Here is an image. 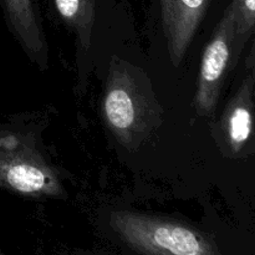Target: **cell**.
<instances>
[{
  "label": "cell",
  "mask_w": 255,
  "mask_h": 255,
  "mask_svg": "<svg viewBox=\"0 0 255 255\" xmlns=\"http://www.w3.org/2000/svg\"><path fill=\"white\" fill-rule=\"evenodd\" d=\"M102 117L125 148L137 149L161 124L162 109L146 75L114 57L102 95Z\"/></svg>",
  "instance_id": "1"
},
{
  "label": "cell",
  "mask_w": 255,
  "mask_h": 255,
  "mask_svg": "<svg viewBox=\"0 0 255 255\" xmlns=\"http://www.w3.org/2000/svg\"><path fill=\"white\" fill-rule=\"evenodd\" d=\"M110 227L142 255H221L201 231L173 219L115 211L110 214Z\"/></svg>",
  "instance_id": "2"
},
{
  "label": "cell",
  "mask_w": 255,
  "mask_h": 255,
  "mask_svg": "<svg viewBox=\"0 0 255 255\" xmlns=\"http://www.w3.org/2000/svg\"><path fill=\"white\" fill-rule=\"evenodd\" d=\"M0 188L35 198H65L57 172L26 134L0 125Z\"/></svg>",
  "instance_id": "3"
},
{
  "label": "cell",
  "mask_w": 255,
  "mask_h": 255,
  "mask_svg": "<svg viewBox=\"0 0 255 255\" xmlns=\"http://www.w3.org/2000/svg\"><path fill=\"white\" fill-rule=\"evenodd\" d=\"M236 15L229 5L212 34L202 55L198 82L194 94V110L199 116H208L216 109L222 87L234 56Z\"/></svg>",
  "instance_id": "4"
},
{
  "label": "cell",
  "mask_w": 255,
  "mask_h": 255,
  "mask_svg": "<svg viewBox=\"0 0 255 255\" xmlns=\"http://www.w3.org/2000/svg\"><path fill=\"white\" fill-rule=\"evenodd\" d=\"M254 90L255 77L247 76L216 126V141L228 158H246L255 151Z\"/></svg>",
  "instance_id": "5"
},
{
  "label": "cell",
  "mask_w": 255,
  "mask_h": 255,
  "mask_svg": "<svg viewBox=\"0 0 255 255\" xmlns=\"http://www.w3.org/2000/svg\"><path fill=\"white\" fill-rule=\"evenodd\" d=\"M208 4L209 0H161L164 36L174 67L183 60Z\"/></svg>",
  "instance_id": "6"
},
{
  "label": "cell",
  "mask_w": 255,
  "mask_h": 255,
  "mask_svg": "<svg viewBox=\"0 0 255 255\" xmlns=\"http://www.w3.org/2000/svg\"><path fill=\"white\" fill-rule=\"evenodd\" d=\"M9 30L32 62L47 66V47L32 0H1Z\"/></svg>",
  "instance_id": "7"
},
{
  "label": "cell",
  "mask_w": 255,
  "mask_h": 255,
  "mask_svg": "<svg viewBox=\"0 0 255 255\" xmlns=\"http://www.w3.org/2000/svg\"><path fill=\"white\" fill-rule=\"evenodd\" d=\"M60 17L75 32L82 49L91 46L95 0H54Z\"/></svg>",
  "instance_id": "8"
},
{
  "label": "cell",
  "mask_w": 255,
  "mask_h": 255,
  "mask_svg": "<svg viewBox=\"0 0 255 255\" xmlns=\"http://www.w3.org/2000/svg\"><path fill=\"white\" fill-rule=\"evenodd\" d=\"M236 15V42L234 56L236 60L249 35L255 27V0H233L231 2Z\"/></svg>",
  "instance_id": "9"
},
{
  "label": "cell",
  "mask_w": 255,
  "mask_h": 255,
  "mask_svg": "<svg viewBox=\"0 0 255 255\" xmlns=\"http://www.w3.org/2000/svg\"><path fill=\"white\" fill-rule=\"evenodd\" d=\"M253 76L255 77V46H254V51H253Z\"/></svg>",
  "instance_id": "10"
},
{
  "label": "cell",
  "mask_w": 255,
  "mask_h": 255,
  "mask_svg": "<svg viewBox=\"0 0 255 255\" xmlns=\"http://www.w3.org/2000/svg\"><path fill=\"white\" fill-rule=\"evenodd\" d=\"M0 255H5L4 253H1V252H0Z\"/></svg>",
  "instance_id": "11"
}]
</instances>
